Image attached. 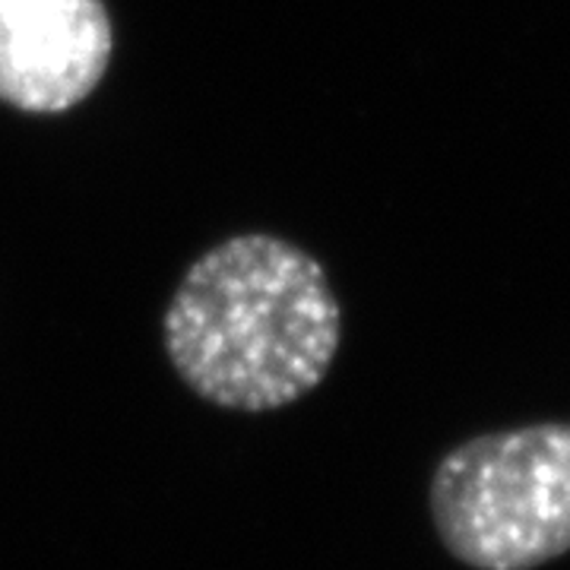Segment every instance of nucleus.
<instances>
[{
    "label": "nucleus",
    "mask_w": 570,
    "mask_h": 570,
    "mask_svg": "<svg viewBox=\"0 0 570 570\" xmlns=\"http://www.w3.org/2000/svg\"><path fill=\"white\" fill-rule=\"evenodd\" d=\"M343 311L324 266L273 235L228 238L184 273L165 311V352L200 400L269 412L317 387Z\"/></svg>",
    "instance_id": "obj_1"
},
{
    "label": "nucleus",
    "mask_w": 570,
    "mask_h": 570,
    "mask_svg": "<svg viewBox=\"0 0 570 570\" xmlns=\"http://www.w3.org/2000/svg\"><path fill=\"white\" fill-rule=\"evenodd\" d=\"M115 51L105 0H0V102L61 115L92 96Z\"/></svg>",
    "instance_id": "obj_3"
},
{
    "label": "nucleus",
    "mask_w": 570,
    "mask_h": 570,
    "mask_svg": "<svg viewBox=\"0 0 570 570\" xmlns=\"http://www.w3.org/2000/svg\"><path fill=\"white\" fill-rule=\"evenodd\" d=\"M444 549L475 570H532L570 551V425L510 428L463 441L431 479Z\"/></svg>",
    "instance_id": "obj_2"
}]
</instances>
